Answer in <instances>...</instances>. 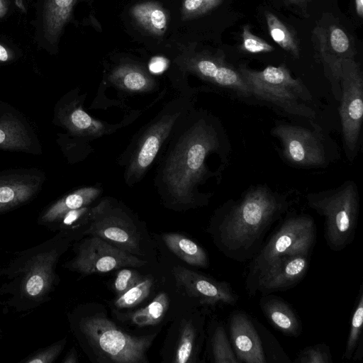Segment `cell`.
I'll list each match as a JSON object with an SVG mask.
<instances>
[{
    "mask_svg": "<svg viewBox=\"0 0 363 363\" xmlns=\"http://www.w3.org/2000/svg\"><path fill=\"white\" fill-rule=\"evenodd\" d=\"M252 96L270 102L289 113L308 118L315 112L306 105L312 96L300 79L294 78L284 65L267 66L257 71L240 66L238 69Z\"/></svg>",
    "mask_w": 363,
    "mask_h": 363,
    "instance_id": "5b68a950",
    "label": "cell"
},
{
    "mask_svg": "<svg viewBox=\"0 0 363 363\" xmlns=\"http://www.w3.org/2000/svg\"><path fill=\"white\" fill-rule=\"evenodd\" d=\"M259 305L265 318L276 330L289 337H297L301 335V320L285 300L272 294L262 295Z\"/></svg>",
    "mask_w": 363,
    "mask_h": 363,
    "instance_id": "e0dca14e",
    "label": "cell"
},
{
    "mask_svg": "<svg viewBox=\"0 0 363 363\" xmlns=\"http://www.w3.org/2000/svg\"><path fill=\"white\" fill-rule=\"evenodd\" d=\"M363 285L361 284L357 301L351 316L350 330L347 338L343 359H352V355L360 345H363Z\"/></svg>",
    "mask_w": 363,
    "mask_h": 363,
    "instance_id": "cb8c5ba5",
    "label": "cell"
},
{
    "mask_svg": "<svg viewBox=\"0 0 363 363\" xmlns=\"http://www.w3.org/2000/svg\"><path fill=\"white\" fill-rule=\"evenodd\" d=\"M112 82L127 94H143L152 91L154 81L146 74L137 69H124L114 74Z\"/></svg>",
    "mask_w": 363,
    "mask_h": 363,
    "instance_id": "603a6c76",
    "label": "cell"
},
{
    "mask_svg": "<svg viewBox=\"0 0 363 363\" xmlns=\"http://www.w3.org/2000/svg\"><path fill=\"white\" fill-rule=\"evenodd\" d=\"M267 25L273 40L294 57H298L299 48L296 40L289 28L274 14L265 12Z\"/></svg>",
    "mask_w": 363,
    "mask_h": 363,
    "instance_id": "83f0119b",
    "label": "cell"
},
{
    "mask_svg": "<svg viewBox=\"0 0 363 363\" xmlns=\"http://www.w3.org/2000/svg\"><path fill=\"white\" fill-rule=\"evenodd\" d=\"M172 273L177 286L201 304L235 306L239 301V295L227 281H218L182 266L174 267Z\"/></svg>",
    "mask_w": 363,
    "mask_h": 363,
    "instance_id": "4fadbf2b",
    "label": "cell"
},
{
    "mask_svg": "<svg viewBox=\"0 0 363 363\" xmlns=\"http://www.w3.org/2000/svg\"><path fill=\"white\" fill-rule=\"evenodd\" d=\"M74 0H53L52 10L58 24H62L69 14Z\"/></svg>",
    "mask_w": 363,
    "mask_h": 363,
    "instance_id": "8d00e7d4",
    "label": "cell"
},
{
    "mask_svg": "<svg viewBox=\"0 0 363 363\" xmlns=\"http://www.w3.org/2000/svg\"><path fill=\"white\" fill-rule=\"evenodd\" d=\"M220 145L209 116L194 107L186 112L176 124L159 160L154 180L162 199L174 206L206 204L209 198L199 187L212 175L207 160Z\"/></svg>",
    "mask_w": 363,
    "mask_h": 363,
    "instance_id": "6da1fadb",
    "label": "cell"
},
{
    "mask_svg": "<svg viewBox=\"0 0 363 363\" xmlns=\"http://www.w3.org/2000/svg\"><path fill=\"white\" fill-rule=\"evenodd\" d=\"M315 240V225L311 216L299 214L286 218L250 260L245 280L246 291L274 260L287 254L311 253Z\"/></svg>",
    "mask_w": 363,
    "mask_h": 363,
    "instance_id": "8992f818",
    "label": "cell"
},
{
    "mask_svg": "<svg viewBox=\"0 0 363 363\" xmlns=\"http://www.w3.org/2000/svg\"><path fill=\"white\" fill-rule=\"evenodd\" d=\"M47 283V271L45 268H39L28 277L26 284V291L31 296H38L45 290Z\"/></svg>",
    "mask_w": 363,
    "mask_h": 363,
    "instance_id": "e575fe53",
    "label": "cell"
},
{
    "mask_svg": "<svg viewBox=\"0 0 363 363\" xmlns=\"http://www.w3.org/2000/svg\"><path fill=\"white\" fill-rule=\"evenodd\" d=\"M289 1H291V2H294V3H295V2L301 1H302V0H289Z\"/></svg>",
    "mask_w": 363,
    "mask_h": 363,
    "instance_id": "ee69618b",
    "label": "cell"
},
{
    "mask_svg": "<svg viewBox=\"0 0 363 363\" xmlns=\"http://www.w3.org/2000/svg\"><path fill=\"white\" fill-rule=\"evenodd\" d=\"M145 264V261L132 253L94 235L81 243L72 267L81 273L90 274L105 273L123 267H140Z\"/></svg>",
    "mask_w": 363,
    "mask_h": 363,
    "instance_id": "9c48e42d",
    "label": "cell"
},
{
    "mask_svg": "<svg viewBox=\"0 0 363 363\" xmlns=\"http://www.w3.org/2000/svg\"><path fill=\"white\" fill-rule=\"evenodd\" d=\"M143 279V278H142L138 272L123 269L117 274L114 281V289L119 295H121L140 283Z\"/></svg>",
    "mask_w": 363,
    "mask_h": 363,
    "instance_id": "836d02e7",
    "label": "cell"
},
{
    "mask_svg": "<svg viewBox=\"0 0 363 363\" xmlns=\"http://www.w3.org/2000/svg\"><path fill=\"white\" fill-rule=\"evenodd\" d=\"M340 116L346 149L354 152L359 139L363 117V77L353 58L342 62Z\"/></svg>",
    "mask_w": 363,
    "mask_h": 363,
    "instance_id": "ba28073f",
    "label": "cell"
},
{
    "mask_svg": "<svg viewBox=\"0 0 363 363\" xmlns=\"http://www.w3.org/2000/svg\"><path fill=\"white\" fill-rule=\"evenodd\" d=\"M77 362V356L74 352H70L67 358L64 360V362L65 363H75Z\"/></svg>",
    "mask_w": 363,
    "mask_h": 363,
    "instance_id": "60d3db41",
    "label": "cell"
},
{
    "mask_svg": "<svg viewBox=\"0 0 363 363\" xmlns=\"http://www.w3.org/2000/svg\"><path fill=\"white\" fill-rule=\"evenodd\" d=\"M197 331L191 320H183L179 341L176 350L174 362L186 363L191 362L196 352Z\"/></svg>",
    "mask_w": 363,
    "mask_h": 363,
    "instance_id": "f1b7e54d",
    "label": "cell"
},
{
    "mask_svg": "<svg viewBox=\"0 0 363 363\" xmlns=\"http://www.w3.org/2000/svg\"><path fill=\"white\" fill-rule=\"evenodd\" d=\"M211 337V354L215 363H240L233 351L225 328L216 322Z\"/></svg>",
    "mask_w": 363,
    "mask_h": 363,
    "instance_id": "484cf974",
    "label": "cell"
},
{
    "mask_svg": "<svg viewBox=\"0 0 363 363\" xmlns=\"http://www.w3.org/2000/svg\"><path fill=\"white\" fill-rule=\"evenodd\" d=\"M100 211L85 233L98 236L130 253H139V235L133 221L111 199L100 201Z\"/></svg>",
    "mask_w": 363,
    "mask_h": 363,
    "instance_id": "30bf717a",
    "label": "cell"
},
{
    "mask_svg": "<svg viewBox=\"0 0 363 363\" xmlns=\"http://www.w3.org/2000/svg\"><path fill=\"white\" fill-rule=\"evenodd\" d=\"M295 363H332L333 357L330 347L325 343H319L304 347L300 350Z\"/></svg>",
    "mask_w": 363,
    "mask_h": 363,
    "instance_id": "1f68e13d",
    "label": "cell"
},
{
    "mask_svg": "<svg viewBox=\"0 0 363 363\" xmlns=\"http://www.w3.org/2000/svg\"><path fill=\"white\" fill-rule=\"evenodd\" d=\"M230 342L239 362L267 363L259 334L253 318L235 310L228 318Z\"/></svg>",
    "mask_w": 363,
    "mask_h": 363,
    "instance_id": "5bb4252c",
    "label": "cell"
},
{
    "mask_svg": "<svg viewBox=\"0 0 363 363\" xmlns=\"http://www.w3.org/2000/svg\"><path fill=\"white\" fill-rule=\"evenodd\" d=\"M255 325L259 334L267 362H291L275 337L255 318Z\"/></svg>",
    "mask_w": 363,
    "mask_h": 363,
    "instance_id": "f546056e",
    "label": "cell"
},
{
    "mask_svg": "<svg viewBox=\"0 0 363 363\" xmlns=\"http://www.w3.org/2000/svg\"><path fill=\"white\" fill-rule=\"evenodd\" d=\"M291 204L286 196L265 186L247 190L238 201H228L216 211L210 227L216 247L232 260L250 261L272 224Z\"/></svg>",
    "mask_w": 363,
    "mask_h": 363,
    "instance_id": "7a4b0ae2",
    "label": "cell"
},
{
    "mask_svg": "<svg viewBox=\"0 0 363 363\" xmlns=\"http://www.w3.org/2000/svg\"><path fill=\"white\" fill-rule=\"evenodd\" d=\"M192 94H182L168 102L138 134L123 155V178L128 186L139 182L172 135L179 119L194 107Z\"/></svg>",
    "mask_w": 363,
    "mask_h": 363,
    "instance_id": "3957f363",
    "label": "cell"
},
{
    "mask_svg": "<svg viewBox=\"0 0 363 363\" xmlns=\"http://www.w3.org/2000/svg\"><path fill=\"white\" fill-rule=\"evenodd\" d=\"M355 9L359 17L363 16V0H354Z\"/></svg>",
    "mask_w": 363,
    "mask_h": 363,
    "instance_id": "ab89813d",
    "label": "cell"
},
{
    "mask_svg": "<svg viewBox=\"0 0 363 363\" xmlns=\"http://www.w3.org/2000/svg\"><path fill=\"white\" fill-rule=\"evenodd\" d=\"M311 254L291 253L277 259L257 277L247 294L267 295L294 287L308 272Z\"/></svg>",
    "mask_w": 363,
    "mask_h": 363,
    "instance_id": "8fae6325",
    "label": "cell"
},
{
    "mask_svg": "<svg viewBox=\"0 0 363 363\" xmlns=\"http://www.w3.org/2000/svg\"><path fill=\"white\" fill-rule=\"evenodd\" d=\"M162 240L166 246L188 264L207 268L208 256L205 250L191 239L179 233H165Z\"/></svg>",
    "mask_w": 363,
    "mask_h": 363,
    "instance_id": "44dd1931",
    "label": "cell"
},
{
    "mask_svg": "<svg viewBox=\"0 0 363 363\" xmlns=\"http://www.w3.org/2000/svg\"><path fill=\"white\" fill-rule=\"evenodd\" d=\"M320 52L336 83L340 82L342 62L353 58V50L347 34L340 27L333 25L318 33Z\"/></svg>",
    "mask_w": 363,
    "mask_h": 363,
    "instance_id": "9a60e30c",
    "label": "cell"
},
{
    "mask_svg": "<svg viewBox=\"0 0 363 363\" xmlns=\"http://www.w3.org/2000/svg\"><path fill=\"white\" fill-rule=\"evenodd\" d=\"M272 134L281 143L284 157L300 167H319L325 162L322 139L317 132L303 127L279 124Z\"/></svg>",
    "mask_w": 363,
    "mask_h": 363,
    "instance_id": "7c38bea8",
    "label": "cell"
},
{
    "mask_svg": "<svg viewBox=\"0 0 363 363\" xmlns=\"http://www.w3.org/2000/svg\"><path fill=\"white\" fill-rule=\"evenodd\" d=\"M81 330L89 342L111 361L145 363L155 335L133 336L118 328L106 317L96 314L83 319Z\"/></svg>",
    "mask_w": 363,
    "mask_h": 363,
    "instance_id": "52a82bcc",
    "label": "cell"
},
{
    "mask_svg": "<svg viewBox=\"0 0 363 363\" xmlns=\"http://www.w3.org/2000/svg\"><path fill=\"white\" fill-rule=\"evenodd\" d=\"M8 60V53L6 50L0 45V61H6Z\"/></svg>",
    "mask_w": 363,
    "mask_h": 363,
    "instance_id": "b9f144b4",
    "label": "cell"
},
{
    "mask_svg": "<svg viewBox=\"0 0 363 363\" xmlns=\"http://www.w3.org/2000/svg\"><path fill=\"white\" fill-rule=\"evenodd\" d=\"M131 14L138 23L155 35H162L166 30L167 16L159 5L146 2L135 5Z\"/></svg>",
    "mask_w": 363,
    "mask_h": 363,
    "instance_id": "7402d4cb",
    "label": "cell"
},
{
    "mask_svg": "<svg viewBox=\"0 0 363 363\" xmlns=\"http://www.w3.org/2000/svg\"><path fill=\"white\" fill-rule=\"evenodd\" d=\"M308 205L324 217V237L335 252L345 249L353 241L359 217V197L356 185L347 181L340 186L306 196Z\"/></svg>",
    "mask_w": 363,
    "mask_h": 363,
    "instance_id": "277c9868",
    "label": "cell"
},
{
    "mask_svg": "<svg viewBox=\"0 0 363 363\" xmlns=\"http://www.w3.org/2000/svg\"><path fill=\"white\" fill-rule=\"evenodd\" d=\"M40 177L30 174H9L0 177V212L18 206L35 194Z\"/></svg>",
    "mask_w": 363,
    "mask_h": 363,
    "instance_id": "ac0fdd59",
    "label": "cell"
},
{
    "mask_svg": "<svg viewBox=\"0 0 363 363\" xmlns=\"http://www.w3.org/2000/svg\"><path fill=\"white\" fill-rule=\"evenodd\" d=\"M152 285L151 278H144L140 283L120 295L115 301V306L120 308L135 306L148 296Z\"/></svg>",
    "mask_w": 363,
    "mask_h": 363,
    "instance_id": "4dcf8cb0",
    "label": "cell"
},
{
    "mask_svg": "<svg viewBox=\"0 0 363 363\" xmlns=\"http://www.w3.org/2000/svg\"><path fill=\"white\" fill-rule=\"evenodd\" d=\"M242 49L250 53L269 52L274 47L262 38L255 35L250 30L249 25L243 26L242 31Z\"/></svg>",
    "mask_w": 363,
    "mask_h": 363,
    "instance_id": "d6a6232c",
    "label": "cell"
},
{
    "mask_svg": "<svg viewBox=\"0 0 363 363\" xmlns=\"http://www.w3.org/2000/svg\"><path fill=\"white\" fill-rule=\"evenodd\" d=\"M63 347L62 345H56L48 349H47L45 352L37 354L33 357L31 359L28 360V362L30 363H35V362H50L54 360V359L58 355L60 352V350Z\"/></svg>",
    "mask_w": 363,
    "mask_h": 363,
    "instance_id": "74e56055",
    "label": "cell"
},
{
    "mask_svg": "<svg viewBox=\"0 0 363 363\" xmlns=\"http://www.w3.org/2000/svg\"><path fill=\"white\" fill-rule=\"evenodd\" d=\"M197 74L213 84L231 90L241 97H250L251 91L238 70L220 60L201 58L194 65Z\"/></svg>",
    "mask_w": 363,
    "mask_h": 363,
    "instance_id": "2e32d148",
    "label": "cell"
},
{
    "mask_svg": "<svg viewBox=\"0 0 363 363\" xmlns=\"http://www.w3.org/2000/svg\"><path fill=\"white\" fill-rule=\"evenodd\" d=\"M168 64L169 61L165 57L156 56L150 60L148 69L152 74H160L167 69Z\"/></svg>",
    "mask_w": 363,
    "mask_h": 363,
    "instance_id": "f35d334b",
    "label": "cell"
},
{
    "mask_svg": "<svg viewBox=\"0 0 363 363\" xmlns=\"http://www.w3.org/2000/svg\"><path fill=\"white\" fill-rule=\"evenodd\" d=\"M65 121L72 132L88 139L110 134L118 127L92 118L82 108V105L72 106Z\"/></svg>",
    "mask_w": 363,
    "mask_h": 363,
    "instance_id": "ffe728a7",
    "label": "cell"
},
{
    "mask_svg": "<svg viewBox=\"0 0 363 363\" xmlns=\"http://www.w3.org/2000/svg\"><path fill=\"white\" fill-rule=\"evenodd\" d=\"M223 0H184L183 9L187 15L204 13L218 6Z\"/></svg>",
    "mask_w": 363,
    "mask_h": 363,
    "instance_id": "d590c367",
    "label": "cell"
},
{
    "mask_svg": "<svg viewBox=\"0 0 363 363\" xmlns=\"http://www.w3.org/2000/svg\"><path fill=\"white\" fill-rule=\"evenodd\" d=\"M15 3L21 11H23V12L26 11L22 0H15Z\"/></svg>",
    "mask_w": 363,
    "mask_h": 363,
    "instance_id": "7bdbcfd3",
    "label": "cell"
},
{
    "mask_svg": "<svg viewBox=\"0 0 363 363\" xmlns=\"http://www.w3.org/2000/svg\"><path fill=\"white\" fill-rule=\"evenodd\" d=\"M168 307V296L160 293L145 308L130 314L128 318L139 326L156 325L161 321Z\"/></svg>",
    "mask_w": 363,
    "mask_h": 363,
    "instance_id": "4316f807",
    "label": "cell"
},
{
    "mask_svg": "<svg viewBox=\"0 0 363 363\" xmlns=\"http://www.w3.org/2000/svg\"><path fill=\"white\" fill-rule=\"evenodd\" d=\"M101 192L102 189L98 185L78 189L50 206L42 219L45 222L61 219L69 211L89 206L99 197Z\"/></svg>",
    "mask_w": 363,
    "mask_h": 363,
    "instance_id": "d6986e66",
    "label": "cell"
},
{
    "mask_svg": "<svg viewBox=\"0 0 363 363\" xmlns=\"http://www.w3.org/2000/svg\"><path fill=\"white\" fill-rule=\"evenodd\" d=\"M30 140L25 128L13 120L0 122V147L11 150H28Z\"/></svg>",
    "mask_w": 363,
    "mask_h": 363,
    "instance_id": "d4e9b609",
    "label": "cell"
}]
</instances>
